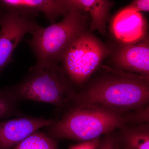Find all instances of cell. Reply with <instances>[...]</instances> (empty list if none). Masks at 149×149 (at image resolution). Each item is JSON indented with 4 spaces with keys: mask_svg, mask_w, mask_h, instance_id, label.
I'll return each mask as SVG.
<instances>
[{
    "mask_svg": "<svg viewBox=\"0 0 149 149\" xmlns=\"http://www.w3.org/2000/svg\"><path fill=\"white\" fill-rule=\"evenodd\" d=\"M12 149H58L56 141L45 133L37 130Z\"/></svg>",
    "mask_w": 149,
    "mask_h": 149,
    "instance_id": "obj_14",
    "label": "cell"
},
{
    "mask_svg": "<svg viewBox=\"0 0 149 149\" xmlns=\"http://www.w3.org/2000/svg\"><path fill=\"white\" fill-rule=\"evenodd\" d=\"M35 17L5 13L0 30V73L13 61V53L27 33L41 27Z\"/></svg>",
    "mask_w": 149,
    "mask_h": 149,
    "instance_id": "obj_6",
    "label": "cell"
},
{
    "mask_svg": "<svg viewBox=\"0 0 149 149\" xmlns=\"http://www.w3.org/2000/svg\"><path fill=\"white\" fill-rule=\"evenodd\" d=\"M5 13L0 12V26L2 23L3 19L4 17Z\"/></svg>",
    "mask_w": 149,
    "mask_h": 149,
    "instance_id": "obj_19",
    "label": "cell"
},
{
    "mask_svg": "<svg viewBox=\"0 0 149 149\" xmlns=\"http://www.w3.org/2000/svg\"><path fill=\"white\" fill-rule=\"evenodd\" d=\"M11 88L19 102L46 103L60 109L68 108L77 94L58 64L35 65L23 80Z\"/></svg>",
    "mask_w": 149,
    "mask_h": 149,
    "instance_id": "obj_3",
    "label": "cell"
},
{
    "mask_svg": "<svg viewBox=\"0 0 149 149\" xmlns=\"http://www.w3.org/2000/svg\"><path fill=\"white\" fill-rule=\"evenodd\" d=\"M70 8L88 12L91 15V31L98 30L104 34L110 12L113 4L111 1L106 0H65Z\"/></svg>",
    "mask_w": 149,
    "mask_h": 149,
    "instance_id": "obj_11",
    "label": "cell"
},
{
    "mask_svg": "<svg viewBox=\"0 0 149 149\" xmlns=\"http://www.w3.org/2000/svg\"><path fill=\"white\" fill-rule=\"evenodd\" d=\"M101 141V139L99 138L92 141L82 142L69 149H98Z\"/></svg>",
    "mask_w": 149,
    "mask_h": 149,
    "instance_id": "obj_18",
    "label": "cell"
},
{
    "mask_svg": "<svg viewBox=\"0 0 149 149\" xmlns=\"http://www.w3.org/2000/svg\"><path fill=\"white\" fill-rule=\"evenodd\" d=\"M0 9L35 17L42 13L51 24L70 10L65 0H0Z\"/></svg>",
    "mask_w": 149,
    "mask_h": 149,
    "instance_id": "obj_8",
    "label": "cell"
},
{
    "mask_svg": "<svg viewBox=\"0 0 149 149\" xmlns=\"http://www.w3.org/2000/svg\"><path fill=\"white\" fill-rule=\"evenodd\" d=\"M87 19L81 11L74 8L62 20L47 27L41 26L26 40L36 59V64H58L72 42L85 32Z\"/></svg>",
    "mask_w": 149,
    "mask_h": 149,
    "instance_id": "obj_4",
    "label": "cell"
},
{
    "mask_svg": "<svg viewBox=\"0 0 149 149\" xmlns=\"http://www.w3.org/2000/svg\"><path fill=\"white\" fill-rule=\"evenodd\" d=\"M135 43L125 44L118 49L113 57L115 64L121 69L149 77L148 40Z\"/></svg>",
    "mask_w": 149,
    "mask_h": 149,
    "instance_id": "obj_9",
    "label": "cell"
},
{
    "mask_svg": "<svg viewBox=\"0 0 149 149\" xmlns=\"http://www.w3.org/2000/svg\"><path fill=\"white\" fill-rule=\"evenodd\" d=\"M74 102L95 104L123 114L149 104V77L121 74L100 78L77 93Z\"/></svg>",
    "mask_w": 149,
    "mask_h": 149,
    "instance_id": "obj_2",
    "label": "cell"
},
{
    "mask_svg": "<svg viewBox=\"0 0 149 149\" xmlns=\"http://www.w3.org/2000/svg\"><path fill=\"white\" fill-rule=\"evenodd\" d=\"M19 102L11 86L0 89V120L23 116L19 107Z\"/></svg>",
    "mask_w": 149,
    "mask_h": 149,
    "instance_id": "obj_13",
    "label": "cell"
},
{
    "mask_svg": "<svg viewBox=\"0 0 149 149\" xmlns=\"http://www.w3.org/2000/svg\"><path fill=\"white\" fill-rule=\"evenodd\" d=\"M119 130L116 139L122 149H149V123L126 126Z\"/></svg>",
    "mask_w": 149,
    "mask_h": 149,
    "instance_id": "obj_12",
    "label": "cell"
},
{
    "mask_svg": "<svg viewBox=\"0 0 149 149\" xmlns=\"http://www.w3.org/2000/svg\"><path fill=\"white\" fill-rule=\"evenodd\" d=\"M67 109L61 119L46 127V134L56 141L87 142L127 126L124 113L95 104L73 102Z\"/></svg>",
    "mask_w": 149,
    "mask_h": 149,
    "instance_id": "obj_1",
    "label": "cell"
},
{
    "mask_svg": "<svg viewBox=\"0 0 149 149\" xmlns=\"http://www.w3.org/2000/svg\"><path fill=\"white\" fill-rule=\"evenodd\" d=\"M55 119L22 116L0 120V149H12L40 128L48 127Z\"/></svg>",
    "mask_w": 149,
    "mask_h": 149,
    "instance_id": "obj_7",
    "label": "cell"
},
{
    "mask_svg": "<svg viewBox=\"0 0 149 149\" xmlns=\"http://www.w3.org/2000/svg\"><path fill=\"white\" fill-rule=\"evenodd\" d=\"M146 27V21L140 12L125 8L115 16L111 29L116 39L129 44L144 38Z\"/></svg>",
    "mask_w": 149,
    "mask_h": 149,
    "instance_id": "obj_10",
    "label": "cell"
},
{
    "mask_svg": "<svg viewBox=\"0 0 149 149\" xmlns=\"http://www.w3.org/2000/svg\"><path fill=\"white\" fill-rule=\"evenodd\" d=\"M98 149H120L116 138L111 133L107 135L102 140Z\"/></svg>",
    "mask_w": 149,
    "mask_h": 149,
    "instance_id": "obj_16",
    "label": "cell"
},
{
    "mask_svg": "<svg viewBox=\"0 0 149 149\" xmlns=\"http://www.w3.org/2000/svg\"><path fill=\"white\" fill-rule=\"evenodd\" d=\"M127 126L149 123L148 105L124 113Z\"/></svg>",
    "mask_w": 149,
    "mask_h": 149,
    "instance_id": "obj_15",
    "label": "cell"
},
{
    "mask_svg": "<svg viewBox=\"0 0 149 149\" xmlns=\"http://www.w3.org/2000/svg\"><path fill=\"white\" fill-rule=\"evenodd\" d=\"M109 51L95 36L84 32L74 40L62 59L71 84L81 85L93 74Z\"/></svg>",
    "mask_w": 149,
    "mask_h": 149,
    "instance_id": "obj_5",
    "label": "cell"
},
{
    "mask_svg": "<svg viewBox=\"0 0 149 149\" xmlns=\"http://www.w3.org/2000/svg\"><path fill=\"white\" fill-rule=\"evenodd\" d=\"M126 8L140 12L141 11L148 12L149 10V0H136L133 1Z\"/></svg>",
    "mask_w": 149,
    "mask_h": 149,
    "instance_id": "obj_17",
    "label": "cell"
}]
</instances>
